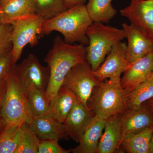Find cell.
<instances>
[{
    "mask_svg": "<svg viewBox=\"0 0 153 153\" xmlns=\"http://www.w3.org/2000/svg\"><path fill=\"white\" fill-rule=\"evenodd\" d=\"M40 139L29 124L20 126L18 146L15 153H38Z\"/></svg>",
    "mask_w": 153,
    "mask_h": 153,
    "instance_id": "obj_22",
    "label": "cell"
},
{
    "mask_svg": "<svg viewBox=\"0 0 153 153\" xmlns=\"http://www.w3.org/2000/svg\"><path fill=\"white\" fill-rule=\"evenodd\" d=\"M98 83L90 64L86 60L71 68L65 76L62 86L71 91L78 100L89 108L88 102L94 88Z\"/></svg>",
    "mask_w": 153,
    "mask_h": 153,
    "instance_id": "obj_7",
    "label": "cell"
},
{
    "mask_svg": "<svg viewBox=\"0 0 153 153\" xmlns=\"http://www.w3.org/2000/svg\"><path fill=\"white\" fill-rule=\"evenodd\" d=\"M2 24L1 22V16H0V24Z\"/></svg>",
    "mask_w": 153,
    "mask_h": 153,
    "instance_id": "obj_34",
    "label": "cell"
},
{
    "mask_svg": "<svg viewBox=\"0 0 153 153\" xmlns=\"http://www.w3.org/2000/svg\"><path fill=\"white\" fill-rule=\"evenodd\" d=\"M147 102L146 105L149 107V108L151 109L153 113V97L149 100L148 101L146 102Z\"/></svg>",
    "mask_w": 153,
    "mask_h": 153,
    "instance_id": "obj_32",
    "label": "cell"
},
{
    "mask_svg": "<svg viewBox=\"0 0 153 153\" xmlns=\"http://www.w3.org/2000/svg\"><path fill=\"white\" fill-rule=\"evenodd\" d=\"M6 78L0 81V133L5 127L2 113V108L6 89Z\"/></svg>",
    "mask_w": 153,
    "mask_h": 153,
    "instance_id": "obj_30",
    "label": "cell"
},
{
    "mask_svg": "<svg viewBox=\"0 0 153 153\" xmlns=\"http://www.w3.org/2000/svg\"><path fill=\"white\" fill-rule=\"evenodd\" d=\"M153 126L137 133L131 134L123 137L119 152L150 153Z\"/></svg>",
    "mask_w": 153,
    "mask_h": 153,
    "instance_id": "obj_20",
    "label": "cell"
},
{
    "mask_svg": "<svg viewBox=\"0 0 153 153\" xmlns=\"http://www.w3.org/2000/svg\"><path fill=\"white\" fill-rule=\"evenodd\" d=\"M127 45L119 41L114 45L104 61L94 74L99 82L108 79L121 78L129 66L126 58Z\"/></svg>",
    "mask_w": 153,
    "mask_h": 153,
    "instance_id": "obj_9",
    "label": "cell"
},
{
    "mask_svg": "<svg viewBox=\"0 0 153 153\" xmlns=\"http://www.w3.org/2000/svg\"><path fill=\"white\" fill-rule=\"evenodd\" d=\"M36 14L35 0H1L0 16L2 24H12L24 17Z\"/></svg>",
    "mask_w": 153,
    "mask_h": 153,
    "instance_id": "obj_17",
    "label": "cell"
},
{
    "mask_svg": "<svg viewBox=\"0 0 153 153\" xmlns=\"http://www.w3.org/2000/svg\"><path fill=\"white\" fill-rule=\"evenodd\" d=\"M106 119L96 115L88 123L79 139V145L71 152L74 153H96L104 130Z\"/></svg>",
    "mask_w": 153,
    "mask_h": 153,
    "instance_id": "obj_15",
    "label": "cell"
},
{
    "mask_svg": "<svg viewBox=\"0 0 153 153\" xmlns=\"http://www.w3.org/2000/svg\"><path fill=\"white\" fill-rule=\"evenodd\" d=\"M153 97V80H146L128 94V110L139 108Z\"/></svg>",
    "mask_w": 153,
    "mask_h": 153,
    "instance_id": "obj_24",
    "label": "cell"
},
{
    "mask_svg": "<svg viewBox=\"0 0 153 153\" xmlns=\"http://www.w3.org/2000/svg\"><path fill=\"white\" fill-rule=\"evenodd\" d=\"M86 36L88 44L86 59L93 71L103 63L114 45L125 38L123 29L96 22H93L88 28Z\"/></svg>",
    "mask_w": 153,
    "mask_h": 153,
    "instance_id": "obj_5",
    "label": "cell"
},
{
    "mask_svg": "<svg viewBox=\"0 0 153 153\" xmlns=\"http://www.w3.org/2000/svg\"><path fill=\"white\" fill-rule=\"evenodd\" d=\"M121 15L153 40V0H131L121 10Z\"/></svg>",
    "mask_w": 153,
    "mask_h": 153,
    "instance_id": "obj_10",
    "label": "cell"
},
{
    "mask_svg": "<svg viewBox=\"0 0 153 153\" xmlns=\"http://www.w3.org/2000/svg\"><path fill=\"white\" fill-rule=\"evenodd\" d=\"M40 140L66 139L63 124L48 115L33 116L28 123Z\"/></svg>",
    "mask_w": 153,
    "mask_h": 153,
    "instance_id": "obj_18",
    "label": "cell"
},
{
    "mask_svg": "<svg viewBox=\"0 0 153 153\" xmlns=\"http://www.w3.org/2000/svg\"><path fill=\"white\" fill-rule=\"evenodd\" d=\"M44 20L38 14L24 17L15 21L11 25L12 56L15 64L21 58L24 48L27 45L34 47L38 44L41 37V31Z\"/></svg>",
    "mask_w": 153,
    "mask_h": 153,
    "instance_id": "obj_6",
    "label": "cell"
},
{
    "mask_svg": "<svg viewBox=\"0 0 153 153\" xmlns=\"http://www.w3.org/2000/svg\"><path fill=\"white\" fill-rule=\"evenodd\" d=\"M87 48L82 44L66 43L59 36L53 41L52 48L44 59L50 71L49 83L45 93L49 102L63 85L68 71L78 63L86 60Z\"/></svg>",
    "mask_w": 153,
    "mask_h": 153,
    "instance_id": "obj_1",
    "label": "cell"
},
{
    "mask_svg": "<svg viewBox=\"0 0 153 153\" xmlns=\"http://www.w3.org/2000/svg\"><path fill=\"white\" fill-rule=\"evenodd\" d=\"M17 71L25 92L31 89L46 91L49 83L50 71L48 66L41 65L38 57L30 54L19 65Z\"/></svg>",
    "mask_w": 153,
    "mask_h": 153,
    "instance_id": "obj_8",
    "label": "cell"
},
{
    "mask_svg": "<svg viewBox=\"0 0 153 153\" xmlns=\"http://www.w3.org/2000/svg\"><path fill=\"white\" fill-rule=\"evenodd\" d=\"M58 139L40 140L38 153H69L71 150H66L58 143Z\"/></svg>",
    "mask_w": 153,
    "mask_h": 153,
    "instance_id": "obj_28",
    "label": "cell"
},
{
    "mask_svg": "<svg viewBox=\"0 0 153 153\" xmlns=\"http://www.w3.org/2000/svg\"><path fill=\"white\" fill-rule=\"evenodd\" d=\"M122 139L119 115H115L105 120L104 130L96 153L119 152Z\"/></svg>",
    "mask_w": 153,
    "mask_h": 153,
    "instance_id": "obj_16",
    "label": "cell"
},
{
    "mask_svg": "<svg viewBox=\"0 0 153 153\" xmlns=\"http://www.w3.org/2000/svg\"><path fill=\"white\" fill-rule=\"evenodd\" d=\"M77 97L71 91L61 86L50 102V116L63 124Z\"/></svg>",
    "mask_w": 153,
    "mask_h": 153,
    "instance_id": "obj_19",
    "label": "cell"
},
{
    "mask_svg": "<svg viewBox=\"0 0 153 153\" xmlns=\"http://www.w3.org/2000/svg\"><path fill=\"white\" fill-rule=\"evenodd\" d=\"M36 14L44 20H49L66 11L64 0H35Z\"/></svg>",
    "mask_w": 153,
    "mask_h": 153,
    "instance_id": "obj_25",
    "label": "cell"
},
{
    "mask_svg": "<svg viewBox=\"0 0 153 153\" xmlns=\"http://www.w3.org/2000/svg\"><path fill=\"white\" fill-rule=\"evenodd\" d=\"M16 65H14L6 78V89L2 108L5 127L28 123L33 116L20 82Z\"/></svg>",
    "mask_w": 153,
    "mask_h": 153,
    "instance_id": "obj_4",
    "label": "cell"
},
{
    "mask_svg": "<svg viewBox=\"0 0 153 153\" xmlns=\"http://www.w3.org/2000/svg\"><path fill=\"white\" fill-rule=\"evenodd\" d=\"M153 68V51L144 57L130 63L123 72L121 83L128 94L145 82L150 75Z\"/></svg>",
    "mask_w": 153,
    "mask_h": 153,
    "instance_id": "obj_12",
    "label": "cell"
},
{
    "mask_svg": "<svg viewBox=\"0 0 153 153\" xmlns=\"http://www.w3.org/2000/svg\"><path fill=\"white\" fill-rule=\"evenodd\" d=\"M12 31L13 26L11 24H0V57L12 50Z\"/></svg>",
    "mask_w": 153,
    "mask_h": 153,
    "instance_id": "obj_27",
    "label": "cell"
},
{
    "mask_svg": "<svg viewBox=\"0 0 153 153\" xmlns=\"http://www.w3.org/2000/svg\"><path fill=\"white\" fill-rule=\"evenodd\" d=\"M88 0H64L66 9L73 7L77 5L85 4Z\"/></svg>",
    "mask_w": 153,
    "mask_h": 153,
    "instance_id": "obj_31",
    "label": "cell"
},
{
    "mask_svg": "<svg viewBox=\"0 0 153 153\" xmlns=\"http://www.w3.org/2000/svg\"><path fill=\"white\" fill-rule=\"evenodd\" d=\"M20 126L5 127L0 133V153L16 152Z\"/></svg>",
    "mask_w": 153,
    "mask_h": 153,
    "instance_id": "obj_26",
    "label": "cell"
},
{
    "mask_svg": "<svg viewBox=\"0 0 153 153\" xmlns=\"http://www.w3.org/2000/svg\"><path fill=\"white\" fill-rule=\"evenodd\" d=\"M119 119L122 139L126 135L137 133L153 126V113L146 105L127 111L119 115Z\"/></svg>",
    "mask_w": 153,
    "mask_h": 153,
    "instance_id": "obj_14",
    "label": "cell"
},
{
    "mask_svg": "<svg viewBox=\"0 0 153 153\" xmlns=\"http://www.w3.org/2000/svg\"><path fill=\"white\" fill-rule=\"evenodd\" d=\"M85 5L88 15L93 22L108 23L117 11L112 5V0H88Z\"/></svg>",
    "mask_w": 153,
    "mask_h": 153,
    "instance_id": "obj_21",
    "label": "cell"
},
{
    "mask_svg": "<svg viewBox=\"0 0 153 153\" xmlns=\"http://www.w3.org/2000/svg\"><path fill=\"white\" fill-rule=\"evenodd\" d=\"M85 4L77 5L49 20H45L42 25L41 37L57 31L63 35V40L68 44L76 42L88 46L86 36L88 28L93 23Z\"/></svg>",
    "mask_w": 153,
    "mask_h": 153,
    "instance_id": "obj_2",
    "label": "cell"
},
{
    "mask_svg": "<svg viewBox=\"0 0 153 153\" xmlns=\"http://www.w3.org/2000/svg\"><path fill=\"white\" fill-rule=\"evenodd\" d=\"M26 93L33 116L50 115V102L46 96L45 91L31 89Z\"/></svg>",
    "mask_w": 153,
    "mask_h": 153,
    "instance_id": "obj_23",
    "label": "cell"
},
{
    "mask_svg": "<svg viewBox=\"0 0 153 153\" xmlns=\"http://www.w3.org/2000/svg\"><path fill=\"white\" fill-rule=\"evenodd\" d=\"M128 94L121 85V78L105 79L94 88L88 106L96 115L106 119L128 111Z\"/></svg>",
    "mask_w": 153,
    "mask_h": 153,
    "instance_id": "obj_3",
    "label": "cell"
},
{
    "mask_svg": "<svg viewBox=\"0 0 153 153\" xmlns=\"http://www.w3.org/2000/svg\"><path fill=\"white\" fill-rule=\"evenodd\" d=\"M94 116L91 110L76 100L63 124L67 135L78 143L82 132Z\"/></svg>",
    "mask_w": 153,
    "mask_h": 153,
    "instance_id": "obj_13",
    "label": "cell"
},
{
    "mask_svg": "<svg viewBox=\"0 0 153 153\" xmlns=\"http://www.w3.org/2000/svg\"><path fill=\"white\" fill-rule=\"evenodd\" d=\"M15 65L11 51L0 57V81L7 77Z\"/></svg>",
    "mask_w": 153,
    "mask_h": 153,
    "instance_id": "obj_29",
    "label": "cell"
},
{
    "mask_svg": "<svg viewBox=\"0 0 153 153\" xmlns=\"http://www.w3.org/2000/svg\"><path fill=\"white\" fill-rule=\"evenodd\" d=\"M1 1V0H0V1Z\"/></svg>",
    "mask_w": 153,
    "mask_h": 153,
    "instance_id": "obj_35",
    "label": "cell"
},
{
    "mask_svg": "<svg viewBox=\"0 0 153 153\" xmlns=\"http://www.w3.org/2000/svg\"><path fill=\"white\" fill-rule=\"evenodd\" d=\"M125 38L128 41L126 58L129 63L144 57L153 51V40L131 25H122Z\"/></svg>",
    "mask_w": 153,
    "mask_h": 153,
    "instance_id": "obj_11",
    "label": "cell"
},
{
    "mask_svg": "<svg viewBox=\"0 0 153 153\" xmlns=\"http://www.w3.org/2000/svg\"><path fill=\"white\" fill-rule=\"evenodd\" d=\"M150 153H153V134L151 141Z\"/></svg>",
    "mask_w": 153,
    "mask_h": 153,
    "instance_id": "obj_33",
    "label": "cell"
}]
</instances>
